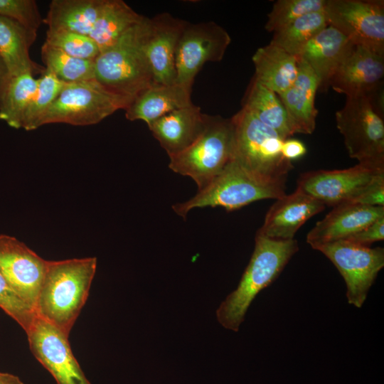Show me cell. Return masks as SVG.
I'll return each instance as SVG.
<instances>
[{"instance_id":"cell-1","label":"cell","mask_w":384,"mask_h":384,"mask_svg":"<svg viewBox=\"0 0 384 384\" xmlns=\"http://www.w3.org/2000/svg\"><path fill=\"white\" fill-rule=\"evenodd\" d=\"M96 267L95 257L48 260L36 315L68 336L87 301Z\"/></svg>"},{"instance_id":"cell-2","label":"cell","mask_w":384,"mask_h":384,"mask_svg":"<svg viewBox=\"0 0 384 384\" xmlns=\"http://www.w3.org/2000/svg\"><path fill=\"white\" fill-rule=\"evenodd\" d=\"M298 250L295 239L276 240L256 234L252 255L238 287L216 311L218 322L238 331L253 299L278 277Z\"/></svg>"},{"instance_id":"cell-3","label":"cell","mask_w":384,"mask_h":384,"mask_svg":"<svg viewBox=\"0 0 384 384\" xmlns=\"http://www.w3.org/2000/svg\"><path fill=\"white\" fill-rule=\"evenodd\" d=\"M148 19L144 16L94 60L95 80L111 92L132 100L155 84L144 50Z\"/></svg>"},{"instance_id":"cell-4","label":"cell","mask_w":384,"mask_h":384,"mask_svg":"<svg viewBox=\"0 0 384 384\" xmlns=\"http://www.w3.org/2000/svg\"><path fill=\"white\" fill-rule=\"evenodd\" d=\"M286 181L259 176L231 160L206 187L172 208L184 218L196 208L220 206L232 211L259 200L282 198L286 195Z\"/></svg>"},{"instance_id":"cell-5","label":"cell","mask_w":384,"mask_h":384,"mask_svg":"<svg viewBox=\"0 0 384 384\" xmlns=\"http://www.w3.org/2000/svg\"><path fill=\"white\" fill-rule=\"evenodd\" d=\"M235 126L232 117L208 115L200 137L186 149L169 156V168L191 178L198 191L206 187L232 160Z\"/></svg>"},{"instance_id":"cell-6","label":"cell","mask_w":384,"mask_h":384,"mask_svg":"<svg viewBox=\"0 0 384 384\" xmlns=\"http://www.w3.org/2000/svg\"><path fill=\"white\" fill-rule=\"evenodd\" d=\"M232 119L235 126L232 160L259 176L287 180L293 165L282 155L284 139L244 107Z\"/></svg>"},{"instance_id":"cell-7","label":"cell","mask_w":384,"mask_h":384,"mask_svg":"<svg viewBox=\"0 0 384 384\" xmlns=\"http://www.w3.org/2000/svg\"><path fill=\"white\" fill-rule=\"evenodd\" d=\"M131 102V99L105 89L95 79L65 83L36 122V129L52 123L74 126L95 124L116 111L125 110Z\"/></svg>"},{"instance_id":"cell-8","label":"cell","mask_w":384,"mask_h":384,"mask_svg":"<svg viewBox=\"0 0 384 384\" xmlns=\"http://www.w3.org/2000/svg\"><path fill=\"white\" fill-rule=\"evenodd\" d=\"M336 127L351 158L384 169V122L366 94L346 96L336 112Z\"/></svg>"},{"instance_id":"cell-9","label":"cell","mask_w":384,"mask_h":384,"mask_svg":"<svg viewBox=\"0 0 384 384\" xmlns=\"http://www.w3.org/2000/svg\"><path fill=\"white\" fill-rule=\"evenodd\" d=\"M337 268L346 285L349 304L361 308L384 266V249L341 240L316 246Z\"/></svg>"},{"instance_id":"cell-10","label":"cell","mask_w":384,"mask_h":384,"mask_svg":"<svg viewBox=\"0 0 384 384\" xmlns=\"http://www.w3.org/2000/svg\"><path fill=\"white\" fill-rule=\"evenodd\" d=\"M324 12L329 25L354 45L384 55L383 0H326Z\"/></svg>"},{"instance_id":"cell-11","label":"cell","mask_w":384,"mask_h":384,"mask_svg":"<svg viewBox=\"0 0 384 384\" xmlns=\"http://www.w3.org/2000/svg\"><path fill=\"white\" fill-rule=\"evenodd\" d=\"M230 42L229 33L214 21L188 22L176 47L175 83L192 87L203 65L220 61Z\"/></svg>"},{"instance_id":"cell-12","label":"cell","mask_w":384,"mask_h":384,"mask_svg":"<svg viewBox=\"0 0 384 384\" xmlns=\"http://www.w3.org/2000/svg\"><path fill=\"white\" fill-rule=\"evenodd\" d=\"M26 333L32 353L57 384H91L59 329L36 316Z\"/></svg>"},{"instance_id":"cell-13","label":"cell","mask_w":384,"mask_h":384,"mask_svg":"<svg viewBox=\"0 0 384 384\" xmlns=\"http://www.w3.org/2000/svg\"><path fill=\"white\" fill-rule=\"evenodd\" d=\"M48 261L15 237L0 235V272L13 291L34 311Z\"/></svg>"},{"instance_id":"cell-14","label":"cell","mask_w":384,"mask_h":384,"mask_svg":"<svg viewBox=\"0 0 384 384\" xmlns=\"http://www.w3.org/2000/svg\"><path fill=\"white\" fill-rule=\"evenodd\" d=\"M384 169L363 164L340 170H316L304 173L297 188L325 206H336L350 202Z\"/></svg>"},{"instance_id":"cell-15","label":"cell","mask_w":384,"mask_h":384,"mask_svg":"<svg viewBox=\"0 0 384 384\" xmlns=\"http://www.w3.org/2000/svg\"><path fill=\"white\" fill-rule=\"evenodd\" d=\"M187 21L168 13L148 19L144 50L155 84L175 83L176 47Z\"/></svg>"},{"instance_id":"cell-16","label":"cell","mask_w":384,"mask_h":384,"mask_svg":"<svg viewBox=\"0 0 384 384\" xmlns=\"http://www.w3.org/2000/svg\"><path fill=\"white\" fill-rule=\"evenodd\" d=\"M324 208L321 201L296 188L271 206L257 235L276 240L294 239L304 223Z\"/></svg>"},{"instance_id":"cell-17","label":"cell","mask_w":384,"mask_h":384,"mask_svg":"<svg viewBox=\"0 0 384 384\" xmlns=\"http://www.w3.org/2000/svg\"><path fill=\"white\" fill-rule=\"evenodd\" d=\"M384 55L354 45L343 59L330 86L346 96L368 94L383 83Z\"/></svg>"},{"instance_id":"cell-18","label":"cell","mask_w":384,"mask_h":384,"mask_svg":"<svg viewBox=\"0 0 384 384\" xmlns=\"http://www.w3.org/2000/svg\"><path fill=\"white\" fill-rule=\"evenodd\" d=\"M384 217V206L345 203L334 206L318 221L306 235V242L316 246L345 240L378 218Z\"/></svg>"},{"instance_id":"cell-19","label":"cell","mask_w":384,"mask_h":384,"mask_svg":"<svg viewBox=\"0 0 384 384\" xmlns=\"http://www.w3.org/2000/svg\"><path fill=\"white\" fill-rule=\"evenodd\" d=\"M207 117L192 104L161 116L148 127L169 156L184 151L200 137Z\"/></svg>"},{"instance_id":"cell-20","label":"cell","mask_w":384,"mask_h":384,"mask_svg":"<svg viewBox=\"0 0 384 384\" xmlns=\"http://www.w3.org/2000/svg\"><path fill=\"white\" fill-rule=\"evenodd\" d=\"M319 89V80L309 65L298 60V73L293 84L278 95L294 132L311 134L316 127L318 110L315 97Z\"/></svg>"},{"instance_id":"cell-21","label":"cell","mask_w":384,"mask_h":384,"mask_svg":"<svg viewBox=\"0 0 384 384\" xmlns=\"http://www.w3.org/2000/svg\"><path fill=\"white\" fill-rule=\"evenodd\" d=\"M353 46L342 33L329 25L305 45L299 58L312 69L319 80V90L325 92Z\"/></svg>"},{"instance_id":"cell-22","label":"cell","mask_w":384,"mask_h":384,"mask_svg":"<svg viewBox=\"0 0 384 384\" xmlns=\"http://www.w3.org/2000/svg\"><path fill=\"white\" fill-rule=\"evenodd\" d=\"M191 92L192 87L178 83L154 84L134 97L124 110L125 117L149 125L171 111L192 105Z\"/></svg>"},{"instance_id":"cell-23","label":"cell","mask_w":384,"mask_h":384,"mask_svg":"<svg viewBox=\"0 0 384 384\" xmlns=\"http://www.w3.org/2000/svg\"><path fill=\"white\" fill-rule=\"evenodd\" d=\"M36 36V32L0 16V56L11 77L26 73L42 74L45 71V67L36 63L29 56V48Z\"/></svg>"},{"instance_id":"cell-24","label":"cell","mask_w":384,"mask_h":384,"mask_svg":"<svg viewBox=\"0 0 384 384\" xmlns=\"http://www.w3.org/2000/svg\"><path fill=\"white\" fill-rule=\"evenodd\" d=\"M252 60L255 79L277 95L287 90L297 78L299 58L272 42L259 48Z\"/></svg>"},{"instance_id":"cell-25","label":"cell","mask_w":384,"mask_h":384,"mask_svg":"<svg viewBox=\"0 0 384 384\" xmlns=\"http://www.w3.org/2000/svg\"><path fill=\"white\" fill-rule=\"evenodd\" d=\"M106 0H53L43 22L50 31L90 33Z\"/></svg>"},{"instance_id":"cell-26","label":"cell","mask_w":384,"mask_h":384,"mask_svg":"<svg viewBox=\"0 0 384 384\" xmlns=\"http://www.w3.org/2000/svg\"><path fill=\"white\" fill-rule=\"evenodd\" d=\"M242 107L277 132L283 139L294 134L278 95L261 85L254 77L245 92Z\"/></svg>"},{"instance_id":"cell-27","label":"cell","mask_w":384,"mask_h":384,"mask_svg":"<svg viewBox=\"0 0 384 384\" xmlns=\"http://www.w3.org/2000/svg\"><path fill=\"white\" fill-rule=\"evenodd\" d=\"M144 16L122 0H106L89 36L95 42L100 53L112 46Z\"/></svg>"},{"instance_id":"cell-28","label":"cell","mask_w":384,"mask_h":384,"mask_svg":"<svg viewBox=\"0 0 384 384\" xmlns=\"http://www.w3.org/2000/svg\"><path fill=\"white\" fill-rule=\"evenodd\" d=\"M37 86L38 80L30 73L11 77L0 97V119L12 128L21 129Z\"/></svg>"},{"instance_id":"cell-29","label":"cell","mask_w":384,"mask_h":384,"mask_svg":"<svg viewBox=\"0 0 384 384\" xmlns=\"http://www.w3.org/2000/svg\"><path fill=\"white\" fill-rule=\"evenodd\" d=\"M328 26L324 10L312 12L273 33L270 42L299 58L305 45Z\"/></svg>"},{"instance_id":"cell-30","label":"cell","mask_w":384,"mask_h":384,"mask_svg":"<svg viewBox=\"0 0 384 384\" xmlns=\"http://www.w3.org/2000/svg\"><path fill=\"white\" fill-rule=\"evenodd\" d=\"M46 69L66 83L95 80L94 61L69 55L46 43L41 48Z\"/></svg>"},{"instance_id":"cell-31","label":"cell","mask_w":384,"mask_h":384,"mask_svg":"<svg viewBox=\"0 0 384 384\" xmlns=\"http://www.w3.org/2000/svg\"><path fill=\"white\" fill-rule=\"evenodd\" d=\"M37 80L36 92L26 112L22 123L21 129L26 131L36 129V122L52 105L66 83L46 69Z\"/></svg>"},{"instance_id":"cell-32","label":"cell","mask_w":384,"mask_h":384,"mask_svg":"<svg viewBox=\"0 0 384 384\" xmlns=\"http://www.w3.org/2000/svg\"><path fill=\"white\" fill-rule=\"evenodd\" d=\"M325 4L326 0H278L267 14L265 28L274 33L305 14L324 10Z\"/></svg>"},{"instance_id":"cell-33","label":"cell","mask_w":384,"mask_h":384,"mask_svg":"<svg viewBox=\"0 0 384 384\" xmlns=\"http://www.w3.org/2000/svg\"><path fill=\"white\" fill-rule=\"evenodd\" d=\"M45 43L69 55L80 59L94 61L100 54L98 46L88 35L47 30Z\"/></svg>"},{"instance_id":"cell-34","label":"cell","mask_w":384,"mask_h":384,"mask_svg":"<svg viewBox=\"0 0 384 384\" xmlns=\"http://www.w3.org/2000/svg\"><path fill=\"white\" fill-rule=\"evenodd\" d=\"M0 308L14 319L26 332L36 317L33 308L10 287L0 272Z\"/></svg>"},{"instance_id":"cell-35","label":"cell","mask_w":384,"mask_h":384,"mask_svg":"<svg viewBox=\"0 0 384 384\" xmlns=\"http://www.w3.org/2000/svg\"><path fill=\"white\" fill-rule=\"evenodd\" d=\"M0 16L14 20L36 33L43 23L34 0H0Z\"/></svg>"},{"instance_id":"cell-36","label":"cell","mask_w":384,"mask_h":384,"mask_svg":"<svg viewBox=\"0 0 384 384\" xmlns=\"http://www.w3.org/2000/svg\"><path fill=\"white\" fill-rule=\"evenodd\" d=\"M348 203L369 206H384V171L375 175Z\"/></svg>"},{"instance_id":"cell-37","label":"cell","mask_w":384,"mask_h":384,"mask_svg":"<svg viewBox=\"0 0 384 384\" xmlns=\"http://www.w3.org/2000/svg\"><path fill=\"white\" fill-rule=\"evenodd\" d=\"M384 239V217H381L370 225L349 236L345 240L363 246L370 245Z\"/></svg>"},{"instance_id":"cell-38","label":"cell","mask_w":384,"mask_h":384,"mask_svg":"<svg viewBox=\"0 0 384 384\" xmlns=\"http://www.w3.org/2000/svg\"><path fill=\"white\" fill-rule=\"evenodd\" d=\"M281 153L285 159L292 161L303 156L306 153V148L301 141L289 138L284 140Z\"/></svg>"},{"instance_id":"cell-39","label":"cell","mask_w":384,"mask_h":384,"mask_svg":"<svg viewBox=\"0 0 384 384\" xmlns=\"http://www.w3.org/2000/svg\"><path fill=\"white\" fill-rule=\"evenodd\" d=\"M11 75L6 68V65L0 56V97L2 95L9 80Z\"/></svg>"},{"instance_id":"cell-40","label":"cell","mask_w":384,"mask_h":384,"mask_svg":"<svg viewBox=\"0 0 384 384\" xmlns=\"http://www.w3.org/2000/svg\"><path fill=\"white\" fill-rule=\"evenodd\" d=\"M0 384H24L21 379L13 374L0 372Z\"/></svg>"}]
</instances>
